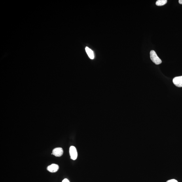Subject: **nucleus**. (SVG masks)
Masks as SVG:
<instances>
[{"label":"nucleus","mask_w":182,"mask_h":182,"mask_svg":"<svg viewBox=\"0 0 182 182\" xmlns=\"http://www.w3.org/2000/svg\"><path fill=\"white\" fill-rule=\"evenodd\" d=\"M173 83L177 87H182V76L175 77L173 79Z\"/></svg>","instance_id":"obj_3"},{"label":"nucleus","mask_w":182,"mask_h":182,"mask_svg":"<svg viewBox=\"0 0 182 182\" xmlns=\"http://www.w3.org/2000/svg\"><path fill=\"white\" fill-rule=\"evenodd\" d=\"M63 150L62 148L58 147L55 148L52 151V154H53L57 157H60L63 155Z\"/></svg>","instance_id":"obj_4"},{"label":"nucleus","mask_w":182,"mask_h":182,"mask_svg":"<svg viewBox=\"0 0 182 182\" xmlns=\"http://www.w3.org/2000/svg\"><path fill=\"white\" fill-rule=\"evenodd\" d=\"M166 182H178L176 180L174 179H171L170 180L167 181Z\"/></svg>","instance_id":"obj_8"},{"label":"nucleus","mask_w":182,"mask_h":182,"mask_svg":"<svg viewBox=\"0 0 182 182\" xmlns=\"http://www.w3.org/2000/svg\"><path fill=\"white\" fill-rule=\"evenodd\" d=\"M179 3L180 4H182V0H179Z\"/></svg>","instance_id":"obj_10"},{"label":"nucleus","mask_w":182,"mask_h":182,"mask_svg":"<svg viewBox=\"0 0 182 182\" xmlns=\"http://www.w3.org/2000/svg\"><path fill=\"white\" fill-rule=\"evenodd\" d=\"M150 58L152 62L156 65H160L162 63L161 60L158 56L154 50H151L150 52Z\"/></svg>","instance_id":"obj_1"},{"label":"nucleus","mask_w":182,"mask_h":182,"mask_svg":"<svg viewBox=\"0 0 182 182\" xmlns=\"http://www.w3.org/2000/svg\"><path fill=\"white\" fill-rule=\"evenodd\" d=\"M86 51L87 53L88 56L91 59H94V52L88 47H87L85 48Z\"/></svg>","instance_id":"obj_6"},{"label":"nucleus","mask_w":182,"mask_h":182,"mask_svg":"<svg viewBox=\"0 0 182 182\" xmlns=\"http://www.w3.org/2000/svg\"><path fill=\"white\" fill-rule=\"evenodd\" d=\"M62 182H70L67 179H63Z\"/></svg>","instance_id":"obj_9"},{"label":"nucleus","mask_w":182,"mask_h":182,"mask_svg":"<svg viewBox=\"0 0 182 182\" xmlns=\"http://www.w3.org/2000/svg\"><path fill=\"white\" fill-rule=\"evenodd\" d=\"M69 154L71 159L75 160L77 158L78 153L77 149L74 146H71L69 148Z\"/></svg>","instance_id":"obj_2"},{"label":"nucleus","mask_w":182,"mask_h":182,"mask_svg":"<svg viewBox=\"0 0 182 182\" xmlns=\"http://www.w3.org/2000/svg\"><path fill=\"white\" fill-rule=\"evenodd\" d=\"M59 169L58 165L56 164H52L47 167V170L51 173L56 172Z\"/></svg>","instance_id":"obj_5"},{"label":"nucleus","mask_w":182,"mask_h":182,"mask_svg":"<svg viewBox=\"0 0 182 182\" xmlns=\"http://www.w3.org/2000/svg\"><path fill=\"white\" fill-rule=\"evenodd\" d=\"M167 0H158L156 3V5L157 6H164L167 3Z\"/></svg>","instance_id":"obj_7"}]
</instances>
